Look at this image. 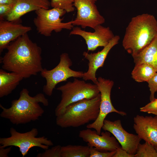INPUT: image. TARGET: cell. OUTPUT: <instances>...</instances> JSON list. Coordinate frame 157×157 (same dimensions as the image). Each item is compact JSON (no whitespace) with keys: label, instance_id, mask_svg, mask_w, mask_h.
<instances>
[{"label":"cell","instance_id":"cell-1","mask_svg":"<svg viewBox=\"0 0 157 157\" xmlns=\"http://www.w3.org/2000/svg\"><path fill=\"white\" fill-rule=\"evenodd\" d=\"M0 59L4 70L18 74L24 78L37 75L43 69L42 49L30 38L27 33L12 41Z\"/></svg>","mask_w":157,"mask_h":157},{"label":"cell","instance_id":"cell-2","mask_svg":"<svg viewBox=\"0 0 157 157\" xmlns=\"http://www.w3.org/2000/svg\"><path fill=\"white\" fill-rule=\"evenodd\" d=\"M39 103L44 106L49 104L48 99L43 94L39 93L32 97L28 89L24 88L19 93V98L12 101L10 108H5L0 104L2 109L0 116L16 125L34 121L38 119L44 112Z\"/></svg>","mask_w":157,"mask_h":157},{"label":"cell","instance_id":"cell-3","mask_svg":"<svg viewBox=\"0 0 157 157\" xmlns=\"http://www.w3.org/2000/svg\"><path fill=\"white\" fill-rule=\"evenodd\" d=\"M157 36V20L144 13L132 17L126 28L122 45L133 56L149 45Z\"/></svg>","mask_w":157,"mask_h":157},{"label":"cell","instance_id":"cell-4","mask_svg":"<svg viewBox=\"0 0 157 157\" xmlns=\"http://www.w3.org/2000/svg\"><path fill=\"white\" fill-rule=\"evenodd\" d=\"M100 93L91 99H85L67 106L63 112L56 116V124L62 128L77 127L95 121L100 111Z\"/></svg>","mask_w":157,"mask_h":157},{"label":"cell","instance_id":"cell-5","mask_svg":"<svg viewBox=\"0 0 157 157\" xmlns=\"http://www.w3.org/2000/svg\"><path fill=\"white\" fill-rule=\"evenodd\" d=\"M61 92V99L55 110L56 116L61 114L66 107L72 103L85 99H91L100 93L97 85L74 78L56 88Z\"/></svg>","mask_w":157,"mask_h":157},{"label":"cell","instance_id":"cell-6","mask_svg":"<svg viewBox=\"0 0 157 157\" xmlns=\"http://www.w3.org/2000/svg\"><path fill=\"white\" fill-rule=\"evenodd\" d=\"M10 132V137L0 138V147L6 148L11 146L18 147L23 157L26 155L33 147H38L45 150L48 149L49 146L53 145L51 140L45 136L37 137L38 132L36 128H33L29 131L21 133L12 127Z\"/></svg>","mask_w":157,"mask_h":157},{"label":"cell","instance_id":"cell-7","mask_svg":"<svg viewBox=\"0 0 157 157\" xmlns=\"http://www.w3.org/2000/svg\"><path fill=\"white\" fill-rule=\"evenodd\" d=\"M66 11L56 8L45 9L41 8L35 11L36 17L33 23L38 32L46 37L51 36L52 32H60L63 29L71 30L74 27L72 21L63 22L60 17Z\"/></svg>","mask_w":157,"mask_h":157},{"label":"cell","instance_id":"cell-8","mask_svg":"<svg viewBox=\"0 0 157 157\" xmlns=\"http://www.w3.org/2000/svg\"><path fill=\"white\" fill-rule=\"evenodd\" d=\"M72 60L67 53H62L60 56L58 64L54 68L49 70L44 68L40 72L41 76L44 78L46 84L43 87V91L47 95L50 96L56 85L60 82L66 81L71 77L82 78L84 72L72 70Z\"/></svg>","mask_w":157,"mask_h":157},{"label":"cell","instance_id":"cell-9","mask_svg":"<svg viewBox=\"0 0 157 157\" xmlns=\"http://www.w3.org/2000/svg\"><path fill=\"white\" fill-rule=\"evenodd\" d=\"M97 79L98 82L96 85L100 91L101 97L99 113L97 119L92 123L88 124L86 127L95 129L97 133L100 135L104 121L109 113L115 112L122 116H125L126 113L124 111L117 110L112 105L110 94L114 84V82L101 77H99Z\"/></svg>","mask_w":157,"mask_h":157},{"label":"cell","instance_id":"cell-10","mask_svg":"<svg viewBox=\"0 0 157 157\" xmlns=\"http://www.w3.org/2000/svg\"><path fill=\"white\" fill-rule=\"evenodd\" d=\"M97 1L74 0V5L76 8L77 13L75 19L72 21L74 26L94 29L105 22V18L100 14L95 4Z\"/></svg>","mask_w":157,"mask_h":157},{"label":"cell","instance_id":"cell-11","mask_svg":"<svg viewBox=\"0 0 157 157\" xmlns=\"http://www.w3.org/2000/svg\"><path fill=\"white\" fill-rule=\"evenodd\" d=\"M102 129L113 135L121 145L122 148L128 153L135 155L142 140L138 135L130 133L122 127L121 121L105 119Z\"/></svg>","mask_w":157,"mask_h":157},{"label":"cell","instance_id":"cell-12","mask_svg":"<svg viewBox=\"0 0 157 157\" xmlns=\"http://www.w3.org/2000/svg\"><path fill=\"white\" fill-rule=\"evenodd\" d=\"M69 35H77L85 40L88 51H94L100 47H104L108 44L115 35L109 27L99 25L93 29V32L82 30L78 27H73Z\"/></svg>","mask_w":157,"mask_h":157},{"label":"cell","instance_id":"cell-13","mask_svg":"<svg viewBox=\"0 0 157 157\" xmlns=\"http://www.w3.org/2000/svg\"><path fill=\"white\" fill-rule=\"evenodd\" d=\"M78 136L87 143L88 146L100 151H113L121 147L115 138L111 136V133L108 131L101 132L99 135L96 130L87 128L80 131Z\"/></svg>","mask_w":157,"mask_h":157},{"label":"cell","instance_id":"cell-14","mask_svg":"<svg viewBox=\"0 0 157 157\" xmlns=\"http://www.w3.org/2000/svg\"><path fill=\"white\" fill-rule=\"evenodd\" d=\"M120 39L119 35H115L108 45L101 51L97 53H89L84 51L83 55L88 60V68L87 72L84 73L83 79L84 81L90 80L96 84L98 81L96 73L100 67H103L105 60L109 52L115 45L118 44Z\"/></svg>","mask_w":157,"mask_h":157},{"label":"cell","instance_id":"cell-15","mask_svg":"<svg viewBox=\"0 0 157 157\" xmlns=\"http://www.w3.org/2000/svg\"><path fill=\"white\" fill-rule=\"evenodd\" d=\"M133 120V129L140 138L153 146L157 145V115H137Z\"/></svg>","mask_w":157,"mask_h":157},{"label":"cell","instance_id":"cell-16","mask_svg":"<svg viewBox=\"0 0 157 157\" xmlns=\"http://www.w3.org/2000/svg\"><path fill=\"white\" fill-rule=\"evenodd\" d=\"M17 22L0 20V53L10 42L32 29L31 27L24 26Z\"/></svg>","mask_w":157,"mask_h":157},{"label":"cell","instance_id":"cell-17","mask_svg":"<svg viewBox=\"0 0 157 157\" xmlns=\"http://www.w3.org/2000/svg\"><path fill=\"white\" fill-rule=\"evenodd\" d=\"M50 6L49 0H16L12 10L6 16L7 20L17 22L26 13L41 8L49 9Z\"/></svg>","mask_w":157,"mask_h":157},{"label":"cell","instance_id":"cell-18","mask_svg":"<svg viewBox=\"0 0 157 157\" xmlns=\"http://www.w3.org/2000/svg\"><path fill=\"white\" fill-rule=\"evenodd\" d=\"M23 78L18 74L13 72H8L3 69H0V97L10 94Z\"/></svg>","mask_w":157,"mask_h":157},{"label":"cell","instance_id":"cell-19","mask_svg":"<svg viewBox=\"0 0 157 157\" xmlns=\"http://www.w3.org/2000/svg\"><path fill=\"white\" fill-rule=\"evenodd\" d=\"M133 57L135 65L147 64L152 66L157 72V36L149 45Z\"/></svg>","mask_w":157,"mask_h":157},{"label":"cell","instance_id":"cell-20","mask_svg":"<svg viewBox=\"0 0 157 157\" xmlns=\"http://www.w3.org/2000/svg\"><path fill=\"white\" fill-rule=\"evenodd\" d=\"M157 72L151 66L142 63L135 65L131 72L132 77L138 82H147Z\"/></svg>","mask_w":157,"mask_h":157},{"label":"cell","instance_id":"cell-21","mask_svg":"<svg viewBox=\"0 0 157 157\" xmlns=\"http://www.w3.org/2000/svg\"><path fill=\"white\" fill-rule=\"evenodd\" d=\"M88 146L68 145L61 147V157H90Z\"/></svg>","mask_w":157,"mask_h":157},{"label":"cell","instance_id":"cell-22","mask_svg":"<svg viewBox=\"0 0 157 157\" xmlns=\"http://www.w3.org/2000/svg\"><path fill=\"white\" fill-rule=\"evenodd\" d=\"M135 157H157L154 146L147 142L143 144L140 143L138 147Z\"/></svg>","mask_w":157,"mask_h":157},{"label":"cell","instance_id":"cell-23","mask_svg":"<svg viewBox=\"0 0 157 157\" xmlns=\"http://www.w3.org/2000/svg\"><path fill=\"white\" fill-rule=\"evenodd\" d=\"M51 6L65 10L66 13L72 12L75 10L74 0H51Z\"/></svg>","mask_w":157,"mask_h":157},{"label":"cell","instance_id":"cell-24","mask_svg":"<svg viewBox=\"0 0 157 157\" xmlns=\"http://www.w3.org/2000/svg\"><path fill=\"white\" fill-rule=\"evenodd\" d=\"M61 146L57 145L47 149L43 153H38L37 157H61Z\"/></svg>","mask_w":157,"mask_h":157},{"label":"cell","instance_id":"cell-25","mask_svg":"<svg viewBox=\"0 0 157 157\" xmlns=\"http://www.w3.org/2000/svg\"><path fill=\"white\" fill-rule=\"evenodd\" d=\"M144 106L140 108V111L157 115V99L155 98Z\"/></svg>","mask_w":157,"mask_h":157},{"label":"cell","instance_id":"cell-26","mask_svg":"<svg viewBox=\"0 0 157 157\" xmlns=\"http://www.w3.org/2000/svg\"><path fill=\"white\" fill-rule=\"evenodd\" d=\"M150 92V100H154L155 93L157 91V72L147 82Z\"/></svg>","mask_w":157,"mask_h":157},{"label":"cell","instance_id":"cell-27","mask_svg":"<svg viewBox=\"0 0 157 157\" xmlns=\"http://www.w3.org/2000/svg\"><path fill=\"white\" fill-rule=\"evenodd\" d=\"M90 157H113L116 151L107 152H103L96 149L94 147H90Z\"/></svg>","mask_w":157,"mask_h":157},{"label":"cell","instance_id":"cell-28","mask_svg":"<svg viewBox=\"0 0 157 157\" xmlns=\"http://www.w3.org/2000/svg\"><path fill=\"white\" fill-rule=\"evenodd\" d=\"M14 5L0 4V20H3V17L6 16L12 10Z\"/></svg>","mask_w":157,"mask_h":157},{"label":"cell","instance_id":"cell-29","mask_svg":"<svg viewBox=\"0 0 157 157\" xmlns=\"http://www.w3.org/2000/svg\"><path fill=\"white\" fill-rule=\"evenodd\" d=\"M134 157V155L128 153L126 151L123 149L121 147L117 149L113 157Z\"/></svg>","mask_w":157,"mask_h":157},{"label":"cell","instance_id":"cell-30","mask_svg":"<svg viewBox=\"0 0 157 157\" xmlns=\"http://www.w3.org/2000/svg\"><path fill=\"white\" fill-rule=\"evenodd\" d=\"M12 146H9L8 147L5 148L0 147V157H8V154L10 151Z\"/></svg>","mask_w":157,"mask_h":157},{"label":"cell","instance_id":"cell-31","mask_svg":"<svg viewBox=\"0 0 157 157\" xmlns=\"http://www.w3.org/2000/svg\"><path fill=\"white\" fill-rule=\"evenodd\" d=\"M16 0H0V4H8L15 5Z\"/></svg>","mask_w":157,"mask_h":157},{"label":"cell","instance_id":"cell-32","mask_svg":"<svg viewBox=\"0 0 157 157\" xmlns=\"http://www.w3.org/2000/svg\"><path fill=\"white\" fill-rule=\"evenodd\" d=\"M154 147L156 150V152L157 154V145H155L154 146Z\"/></svg>","mask_w":157,"mask_h":157}]
</instances>
